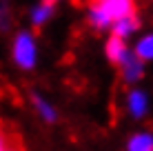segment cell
<instances>
[{
    "label": "cell",
    "mask_w": 153,
    "mask_h": 151,
    "mask_svg": "<svg viewBox=\"0 0 153 151\" xmlns=\"http://www.w3.org/2000/svg\"><path fill=\"white\" fill-rule=\"evenodd\" d=\"M11 62L20 71H33L40 60V45L31 29H18L11 38Z\"/></svg>",
    "instance_id": "1"
},
{
    "label": "cell",
    "mask_w": 153,
    "mask_h": 151,
    "mask_svg": "<svg viewBox=\"0 0 153 151\" xmlns=\"http://www.w3.org/2000/svg\"><path fill=\"white\" fill-rule=\"evenodd\" d=\"M124 109L131 120H144L151 111V96L142 87H129L124 93Z\"/></svg>",
    "instance_id": "2"
},
{
    "label": "cell",
    "mask_w": 153,
    "mask_h": 151,
    "mask_svg": "<svg viewBox=\"0 0 153 151\" xmlns=\"http://www.w3.org/2000/svg\"><path fill=\"white\" fill-rule=\"evenodd\" d=\"M118 74H120V80L129 87H138V82L144 78L146 74V62L140 60L135 54H131L122 65L118 67Z\"/></svg>",
    "instance_id": "3"
},
{
    "label": "cell",
    "mask_w": 153,
    "mask_h": 151,
    "mask_svg": "<svg viewBox=\"0 0 153 151\" xmlns=\"http://www.w3.org/2000/svg\"><path fill=\"white\" fill-rule=\"evenodd\" d=\"M84 20H87V25L93 31H98V33H107V31H111L113 22H115L111 16H109V11L104 9V4H100V2H91V4H89L87 13H84Z\"/></svg>",
    "instance_id": "4"
},
{
    "label": "cell",
    "mask_w": 153,
    "mask_h": 151,
    "mask_svg": "<svg viewBox=\"0 0 153 151\" xmlns=\"http://www.w3.org/2000/svg\"><path fill=\"white\" fill-rule=\"evenodd\" d=\"M29 100H31V107H33L36 116H38L45 124H56L58 122L60 113H58V107L49 100V98H45L40 91H31Z\"/></svg>",
    "instance_id": "5"
},
{
    "label": "cell",
    "mask_w": 153,
    "mask_h": 151,
    "mask_svg": "<svg viewBox=\"0 0 153 151\" xmlns=\"http://www.w3.org/2000/svg\"><path fill=\"white\" fill-rule=\"evenodd\" d=\"M131 54H133V49H131V47L126 45V40H122V38L109 36L107 42H104V56H107V60L115 67H120Z\"/></svg>",
    "instance_id": "6"
},
{
    "label": "cell",
    "mask_w": 153,
    "mask_h": 151,
    "mask_svg": "<svg viewBox=\"0 0 153 151\" xmlns=\"http://www.w3.org/2000/svg\"><path fill=\"white\" fill-rule=\"evenodd\" d=\"M124 151H153V131L151 129L131 131L124 140Z\"/></svg>",
    "instance_id": "7"
},
{
    "label": "cell",
    "mask_w": 153,
    "mask_h": 151,
    "mask_svg": "<svg viewBox=\"0 0 153 151\" xmlns=\"http://www.w3.org/2000/svg\"><path fill=\"white\" fill-rule=\"evenodd\" d=\"M56 16V4H49V2H36L33 7L29 9V25L36 29L45 27V25H49L51 20H53Z\"/></svg>",
    "instance_id": "8"
},
{
    "label": "cell",
    "mask_w": 153,
    "mask_h": 151,
    "mask_svg": "<svg viewBox=\"0 0 153 151\" xmlns=\"http://www.w3.org/2000/svg\"><path fill=\"white\" fill-rule=\"evenodd\" d=\"M140 27H142V20L138 18V16L122 18V20H115V22H113L111 36H115V38H122V40H129V38H133V36L140 31Z\"/></svg>",
    "instance_id": "9"
},
{
    "label": "cell",
    "mask_w": 153,
    "mask_h": 151,
    "mask_svg": "<svg viewBox=\"0 0 153 151\" xmlns=\"http://www.w3.org/2000/svg\"><path fill=\"white\" fill-rule=\"evenodd\" d=\"M104 9L109 11L113 20H122V18H131V16H138L135 13V0H107L102 2Z\"/></svg>",
    "instance_id": "10"
},
{
    "label": "cell",
    "mask_w": 153,
    "mask_h": 151,
    "mask_svg": "<svg viewBox=\"0 0 153 151\" xmlns=\"http://www.w3.org/2000/svg\"><path fill=\"white\" fill-rule=\"evenodd\" d=\"M133 54L144 62H153V29L144 31L133 45Z\"/></svg>",
    "instance_id": "11"
},
{
    "label": "cell",
    "mask_w": 153,
    "mask_h": 151,
    "mask_svg": "<svg viewBox=\"0 0 153 151\" xmlns=\"http://www.w3.org/2000/svg\"><path fill=\"white\" fill-rule=\"evenodd\" d=\"M13 25V13L11 9H9L7 2H0V33H4V31H9Z\"/></svg>",
    "instance_id": "12"
},
{
    "label": "cell",
    "mask_w": 153,
    "mask_h": 151,
    "mask_svg": "<svg viewBox=\"0 0 153 151\" xmlns=\"http://www.w3.org/2000/svg\"><path fill=\"white\" fill-rule=\"evenodd\" d=\"M7 147H9V136L4 133V129L0 127V151H4Z\"/></svg>",
    "instance_id": "13"
},
{
    "label": "cell",
    "mask_w": 153,
    "mask_h": 151,
    "mask_svg": "<svg viewBox=\"0 0 153 151\" xmlns=\"http://www.w3.org/2000/svg\"><path fill=\"white\" fill-rule=\"evenodd\" d=\"M4 151H22V149H20V147H16V144H9V147L4 149Z\"/></svg>",
    "instance_id": "14"
},
{
    "label": "cell",
    "mask_w": 153,
    "mask_h": 151,
    "mask_svg": "<svg viewBox=\"0 0 153 151\" xmlns=\"http://www.w3.org/2000/svg\"><path fill=\"white\" fill-rule=\"evenodd\" d=\"M42 2H49V4H56V2H62V0H42Z\"/></svg>",
    "instance_id": "15"
},
{
    "label": "cell",
    "mask_w": 153,
    "mask_h": 151,
    "mask_svg": "<svg viewBox=\"0 0 153 151\" xmlns=\"http://www.w3.org/2000/svg\"><path fill=\"white\" fill-rule=\"evenodd\" d=\"M91 2H100V4H102V2H107V0H91Z\"/></svg>",
    "instance_id": "16"
},
{
    "label": "cell",
    "mask_w": 153,
    "mask_h": 151,
    "mask_svg": "<svg viewBox=\"0 0 153 151\" xmlns=\"http://www.w3.org/2000/svg\"><path fill=\"white\" fill-rule=\"evenodd\" d=\"M151 2H153V0H151Z\"/></svg>",
    "instance_id": "17"
}]
</instances>
